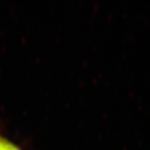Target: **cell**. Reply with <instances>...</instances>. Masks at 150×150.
<instances>
[{
    "instance_id": "obj_1",
    "label": "cell",
    "mask_w": 150,
    "mask_h": 150,
    "mask_svg": "<svg viewBox=\"0 0 150 150\" xmlns=\"http://www.w3.org/2000/svg\"><path fill=\"white\" fill-rule=\"evenodd\" d=\"M0 150H21L15 144L8 141L7 139L0 137Z\"/></svg>"
}]
</instances>
